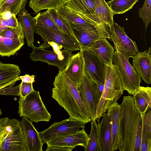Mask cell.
Instances as JSON below:
<instances>
[{
	"label": "cell",
	"instance_id": "32",
	"mask_svg": "<svg viewBox=\"0 0 151 151\" xmlns=\"http://www.w3.org/2000/svg\"><path fill=\"white\" fill-rule=\"evenodd\" d=\"M37 27L59 29L55 23L49 10L44 12H39L36 16Z\"/></svg>",
	"mask_w": 151,
	"mask_h": 151
},
{
	"label": "cell",
	"instance_id": "6",
	"mask_svg": "<svg viewBox=\"0 0 151 151\" xmlns=\"http://www.w3.org/2000/svg\"><path fill=\"white\" fill-rule=\"evenodd\" d=\"M112 64L120 80L123 90L133 95L140 86L141 77L132 66L129 60L116 51L114 52Z\"/></svg>",
	"mask_w": 151,
	"mask_h": 151
},
{
	"label": "cell",
	"instance_id": "31",
	"mask_svg": "<svg viewBox=\"0 0 151 151\" xmlns=\"http://www.w3.org/2000/svg\"><path fill=\"white\" fill-rule=\"evenodd\" d=\"M27 2V0H0V14L8 11L16 16Z\"/></svg>",
	"mask_w": 151,
	"mask_h": 151
},
{
	"label": "cell",
	"instance_id": "1",
	"mask_svg": "<svg viewBox=\"0 0 151 151\" xmlns=\"http://www.w3.org/2000/svg\"><path fill=\"white\" fill-rule=\"evenodd\" d=\"M119 136L120 151H140L143 117L132 96H125L120 105Z\"/></svg>",
	"mask_w": 151,
	"mask_h": 151
},
{
	"label": "cell",
	"instance_id": "10",
	"mask_svg": "<svg viewBox=\"0 0 151 151\" xmlns=\"http://www.w3.org/2000/svg\"><path fill=\"white\" fill-rule=\"evenodd\" d=\"M10 128L5 135L0 146V151H27L21 122L10 119Z\"/></svg>",
	"mask_w": 151,
	"mask_h": 151
},
{
	"label": "cell",
	"instance_id": "2",
	"mask_svg": "<svg viewBox=\"0 0 151 151\" xmlns=\"http://www.w3.org/2000/svg\"><path fill=\"white\" fill-rule=\"evenodd\" d=\"M52 97L68 113L70 119L85 124L91 120L80 97L77 86L63 70H59L53 83Z\"/></svg>",
	"mask_w": 151,
	"mask_h": 151
},
{
	"label": "cell",
	"instance_id": "8",
	"mask_svg": "<svg viewBox=\"0 0 151 151\" xmlns=\"http://www.w3.org/2000/svg\"><path fill=\"white\" fill-rule=\"evenodd\" d=\"M77 87L81 99L91 121L96 120V109L101 95L97 85L85 73L81 82Z\"/></svg>",
	"mask_w": 151,
	"mask_h": 151
},
{
	"label": "cell",
	"instance_id": "33",
	"mask_svg": "<svg viewBox=\"0 0 151 151\" xmlns=\"http://www.w3.org/2000/svg\"><path fill=\"white\" fill-rule=\"evenodd\" d=\"M96 120H92L91 128L90 134L88 137V141L85 151H100L98 136L97 124Z\"/></svg>",
	"mask_w": 151,
	"mask_h": 151
},
{
	"label": "cell",
	"instance_id": "34",
	"mask_svg": "<svg viewBox=\"0 0 151 151\" xmlns=\"http://www.w3.org/2000/svg\"><path fill=\"white\" fill-rule=\"evenodd\" d=\"M19 24L16 16L9 12L0 14V34L9 27L14 28Z\"/></svg>",
	"mask_w": 151,
	"mask_h": 151
},
{
	"label": "cell",
	"instance_id": "40",
	"mask_svg": "<svg viewBox=\"0 0 151 151\" xmlns=\"http://www.w3.org/2000/svg\"><path fill=\"white\" fill-rule=\"evenodd\" d=\"M9 119L8 117L0 118V146L3 138L9 128Z\"/></svg>",
	"mask_w": 151,
	"mask_h": 151
},
{
	"label": "cell",
	"instance_id": "27",
	"mask_svg": "<svg viewBox=\"0 0 151 151\" xmlns=\"http://www.w3.org/2000/svg\"><path fill=\"white\" fill-rule=\"evenodd\" d=\"M143 117L140 151H151V111Z\"/></svg>",
	"mask_w": 151,
	"mask_h": 151
},
{
	"label": "cell",
	"instance_id": "4",
	"mask_svg": "<svg viewBox=\"0 0 151 151\" xmlns=\"http://www.w3.org/2000/svg\"><path fill=\"white\" fill-rule=\"evenodd\" d=\"M41 47L34 45L29 55L34 61H42L48 65L54 66L59 70H63L71 56L72 52L63 49L62 47L53 42H48L40 45Z\"/></svg>",
	"mask_w": 151,
	"mask_h": 151
},
{
	"label": "cell",
	"instance_id": "43",
	"mask_svg": "<svg viewBox=\"0 0 151 151\" xmlns=\"http://www.w3.org/2000/svg\"><path fill=\"white\" fill-rule=\"evenodd\" d=\"M2 113V111L1 110V109L0 108V116L1 115Z\"/></svg>",
	"mask_w": 151,
	"mask_h": 151
},
{
	"label": "cell",
	"instance_id": "20",
	"mask_svg": "<svg viewBox=\"0 0 151 151\" xmlns=\"http://www.w3.org/2000/svg\"><path fill=\"white\" fill-rule=\"evenodd\" d=\"M95 54L105 65H113L112 60L114 50L107 38L101 37L97 40L91 47L88 48Z\"/></svg>",
	"mask_w": 151,
	"mask_h": 151
},
{
	"label": "cell",
	"instance_id": "42",
	"mask_svg": "<svg viewBox=\"0 0 151 151\" xmlns=\"http://www.w3.org/2000/svg\"><path fill=\"white\" fill-rule=\"evenodd\" d=\"M22 81L25 83H33L35 81V76L26 74L23 76H19Z\"/></svg>",
	"mask_w": 151,
	"mask_h": 151
},
{
	"label": "cell",
	"instance_id": "22",
	"mask_svg": "<svg viewBox=\"0 0 151 151\" xmlns=\"http://www.w3.org/2000/svg\"><path fill=\"white\" fill-rule=\"evenodd\" d=\"M133 96L135 106L143 117L151 107V88L140 86Z\"/></svg>",
	"mask_w": 151,
	"mask_h": 151
},
{
	"label": "cell",
	"instance_id": "35",
	"mask_svg": "<svg viewBox=\"0 0 151 151\" xmlns=\"http://www.w3.org/2000/svg\"><path fill=\"white\" fill-rule=\"evenodd\" d=\"M49 10L55 23L59 29L65 33L74 37L67 21L57 11L54 9Z\"/></svg>",
	"mask_w": 151,
	"mask_h": 151
},
{
	"label": "cell",
	"instance_id": "9",
	"mask_svg": "<svg viewBox=\"0 0 151 151\" xmlns=\"http://www.w3.org/2000/svg\"><path fill=\"white\" fill-rule=\"evenodd\" d=\"M111 40L114 44V48L127 59L133 58L139 52L136 42L127 35L123 27L114 21L109 28Z\"/></svg>",
	"mask_w": 151,
	"mask_h": 151
},
{
	"label": "cell",
	"instance_id": "38",
	"mask_svg": "<svg viewBox=\"0 0 151 151\" xmlns=\"http://www.w3.org/2000/svg\"><path fill=\"white\" fill-rule=\"evenodd\" d=\"M32 83L22 81L20 84L19 95L20 98H25L35 90L33 87Z\"/></svg>",
	"mask_w": 151,
	"mask_h": 151
},
{
	"label": "cell",
	"instance_id": "36",
	"mask_svg": "<svg viewBox=\"0 0 151 151\" xmlns=\"http://www.w3.org/2000/svg\"><path fill=\"white\" fill-rule=\"evenodd\" d=\"M139 13L145 24L146 31L151 22V0H145L142 6L139 9Z\"/></svg>",
	"mask_w": 151,
	"mask_h": 151
},
{
	"label": "cell",
	"instance_id": "13",
	"mask_svg": "<svg viewBox=\"0 0 151 151\" xmlns=\"http://www.w3.org/2000/svg\"><path fill=\"white\" fill-rule=\"evenodd\" d=\"M109 28L105 24H102L96 29L90 31H81L71 28L82 49L89 48L101 37L111 40Z\"/></svg>",
	"mask_w": 151,
	"mask_h": 151
},
{
	"label": "cell",
	"instance_id": "28",
	"mask_svg": "<svg viewBox=\"0 0 151 151\" xmlns=\"http://www.w3.org/2000/svg\"><path fill=\"white\" fill-rule=\"evenodd\" d=\"M68 0H30L29 6L35 13L43 9L57 11Z\"/></svg>",
	"mask_w": 151,
	"mask_h": 151
},
{
	"label": "cell",
	"instance_id": "5",
	"mask_svg": "<svg viewBox=\"0 0 151 151\" xmlns=\"http://www.w3.org/2000/svg\"><path fill=\"white\" fill-rule=\"evenodd\" d=\"M18 113L20 117L35 123L49 122L51 116L45 106L38 91L34 90L24 99L18 100Z\"/></svg>",
	"mask_w": 151,
	"mask_h": 151
},
{
	"label": "cell",
	"instance_id": "30",
	"mask_svg": "<svg viewBox=\"0 0 151 151\" xmlns=\"http://www.w3.org/2000/svg\"><path fill=\"white\" fill-rule=\"evenodd\" d=\"M139 0H111L107 3L113 14H122L132 9Z\"/></svg>",
	"mask_w": 151,
	"mask_h": 151
},
{
	"label": "cell",
	"instance_id": "15",
	"mask_svg": "<svg viewBox=\"0 0 151 151\" xmlns=\"http://www.w3.org/2000/svg\"><path fill=\"white\" fill-rule=\"evenodd\" d=\"M95 13L93 14H78L92 23H102L110 27L113 24L114 15L105 0H94Z\"/></svg>",
	"mask_w": 151,
	"mask_h": 151
},
{
	"label": "cell",
	"instance_id": "25",
	"mask_svg": "<svg viewBox=\"0 0 151 151\" xmlns=\"http://www.w3.org/2000/svg\"><path fill=\"white\" fill-rule=\"evenodd\" d=\"M24 38H7L0 36V55L9 57L14 55L24 44Z\"/></svg>",
	"mask_w": 151,
	"mask_h": 151
},
{
	"label": "cell",
	"instance_id": "24",
	"mask_svg": "<svg viewBox=\"0 0 151 151\" xmlns=\"http://www.w3.org/2000/svg\"><path fill=\"white\" fill-rule=\"evenodd\" d=\"M63 6L73 12L83 15L93 14L95 10L94 0H68Z\"/></svg>",
	"mask_w": 151,
	"mask_h": 151
},
{
	"label": "cell",
	"instance_id": "17",
	"mask_svg": "<svg viewBox=\"0 0 151 151\" xmlns=\"http://www.w3.org/2000/svg\"><path fill=\"white\" fill-rule=\"evenodd\" d=\"M22 125L25 138L27 151H42L44 144L39 132L27 118L22 117Z\"/></svg>",
	"mask_w": 151,
	"mask_h": 151
},
{
	"label": "cell",
	"instance_id": "14",
	"mask_svg": "<svg viewBox=\"0 0 151 151\" xmlns=\"http://www.w3.org/2000/svg\"><path fill=\"white\" fill-rule=\"evenodd\" d=\"M133 67L147 84L151 83V49L139 52L133 58Z\"/></svg>",
	"mask_w": 151,
	"mask_h": 151
},
{
	"label": "cell",
	"instance_id": "37",
	"mask_svg": "<svg viewBox=\"0 0 151 151\" xmlns=\"http://www.w3.org/2000/svg\"><path fill=\"white\" fill-rule=\"evenodd\" d=\"M0 36L7 38H16L21 37L24 38L25 35L23 28L19 21L18 25L15 27H9L0 34Z\"/></svg>",
	"mask_w": 151,
	"mask_h": 151
},
{
	"label": "cell",
	"instance_id": "3",
	"mask_svg": "<svg viewBox=\"0 0 151 151\" xmlns=\"http://www.w3.org/2000/svg\"><path fill=\"white\" fill-rule=\"evenodd\" d=\"M105 79L104 88L97 106L95 119L98 122L108 108L117 102L123 94L120 80L113 65H105Z\"/></svg>",
	"mask_w": 151,
	"mask_h": 151
},
{
	"label": "cell",
	"instance_id": "39",
	"mask_svg": "<svg viewBox=\"0 0 151 151\" xmlns=\"http://www.w3.org/2000/svg\"><path fill=\"white\" fill-rule=\"evenodd\" d=\"M20 84L13 87L8 86L0 89V95H13L19 96Z\"/></svg>",
	"mask_w": 151,
	"mask_h": 151
},
{
	"label": "cell",
	"instance_id": "12",
	"mask_svg": "<svg viewBox=\"0 0 151 151\" xmlns=\"http://www.w3.org/2000/svg\"><path fill=\"white\" fill-rule=\"evenodd\" d=\"M85 125L74 119H68L54 123L39 134L44 144L55 138L76 133L80 128H85Z\"/></svg>",
	"mask_w": 151,
	"mask_h": 151
},
{
	"label": "cell",
	"instance_id": "23",
	"mask_svg": "<svg viewBox=\"0 0 151 151\" xmlns=\"http://www.w3.org/2000/svg\"><path fill=\"white\" fill-rule=\"evenodd\" d=\"M112 122V151L118 149L120 146L119 136L120 122V105L117 102L110 106L107 110Z\"/></svg>",
	"mask_w": 151,
	"mask_h": 151
},
{
	"label": "cell",
	"instance_id": "21",
	"mask_svg": "<svg viewBox=\"0 0 151 151\" xmlns=\"http://www.w3.org/2000/svg\"><path fill=\"white\" fill-rule=\"evenodd\" d=\"M17 15L18 21L23 29L27 45L32 47L34 45V33L36 27V17H32L25 9V6Z\"/></svg>",
	"mask_w": 151,
	"mask_h": 151
},
{
	"label": "cell",
	"instance_id": "11",
	"mask_svg": "<svg viewBox=\"0 0 151 151\" xmlns=\"http://www.w3.org/2000/svg\"><path fill=\"white\" fill-rule=\"evenodd\" d=\"M35 32L42 37L44 42L43 44L48 42H54L61 46L63 49L71 52L81 50L80 44L74 36L60 29L36 27Z\"/></svg>",
	"mask_w": 151,
	"mask_h": 151
},
{
	"label": "cell",
	"instance_id": "26",
	"mask_svg": "<svg viewBox=\"0 0 151 151\" xmlns=\"http://www.w3.org/2000/svg\"><path fill=\"white\" fill-rule=\"evenodd\" d=\"M21 70L17 65L0 62V86L10 82L19 76Z\"/></svg>",
	"mask_w": 151,
	"mask_h": 151
},
{
	"label": "cell",
	"instance_id": "41",
	"mask_svg": "<svg viewBox=\"0 0 151 151\" xmlns=\"http://www.w3.org/2000/svg\"><path fill=\"white\" fill-rule=\"evenodd\" d=\"M74 147L47 145L45 151H72Z\"/></svg>",
	"mask_w": 151,
	"mask_h": 151
},
{
	"label": "cell",
	"instance_id": "19",
	"mask_svg": "<svg viewBox=\"0 0 151 151\" xmlns=\"http://www.w3.org/2000/svg\"><path fill=\"white\" fill-rule=\"evenodd\" d=\"M97 128L100 151H112V122L108 114H104Z\"/></svg>",
	"mask_w": 151,
	"mask_h": 151
},
{
	"label": "cell",
	"instance_id": "7",
	"mask_svg": "<svg viewBox=\"0 0 151 151\" xmlns=\"http://www.w3.org/2000/svg\"><path fill=\"white\" fill-rule=\"evenodd\" d=\"M84 63L85 73L97 86L102 94L105 79L104 64L95 54L87 49L80 51Z\"/></svg>",
	"mask_w": 151,
	"mask_h": 151
},
{
	"label": "cell",
	"instance_id": "16",
	"mask_svg": "<svg viewBox=\"0 0 151 151\" xmlns=\"http://www.w3.org/2000/svg\"><path fill=\"white\" fill-rule=\"evenodd\" d=\"M88 135L82 128L77 132L54 138L47 142V145L74 147L80 145L85 149L88 141Z\"/></svg>",
	"mask_w": 151,
	"mask_h": 151
},
{
	"label": "cell",
	"instance_id": "18",
	"mask_svg": "<svg viewBox=\"0 0 151 151\" xmlns=\"http://www.w3.org/2000/svg\"><path fill=\"white\" fill-rule=\"evenodd\" d=\"M63 71L77 86L79 85L85 73L84 61L81 51L72 55Z\"/></svg>",
	"mask_w": 151,
	"mask_h": 151
},
{
	"label": "cell",
	"instance_id": "29",
	"mask_svg": "<svg viewBox=\"0 0 151 151\" xmlns=\"http://www.w3.org/2000/svg\"><path fill=\"white\" fill-rule=\"evenodd\" d=\"M62 17L66 21L78 24L87 27L95 26L101 24H93L86 20L78 14L73 12L62 6L57 11Z\"/></svg>",
	"mask_w": 151,
	"mask_h": 151
}]
</instances>
